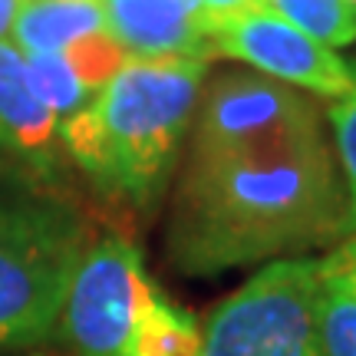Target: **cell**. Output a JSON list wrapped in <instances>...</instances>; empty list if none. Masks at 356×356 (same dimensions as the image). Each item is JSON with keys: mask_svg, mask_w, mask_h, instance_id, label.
Segmentation results:
<instances>
[{"mask_svg": "<svg viewBox=\"0 0 356 356\" xmlns=\"http://www.w3.org/2000/svg\"><path fill=\"white\" fill-rule=\"evenodd\" d=\"M106 30L99 0H24L13 20V47L24 53H63L76 40Z\"/></svg>", "mask_w": 356, "mask_h": 356, "instance_id": "30bf717a", "label": "cell"}, {"mask_svg": "<svg viewBox=\"0 0 356 356\" xmlns=\"http://www.w3.org/2000/svg\"><path fill=\"white\" fill-rule=\"evenodd\" d=\"M330 50L356 43V10L346 0H257Z\"/></svg>", "mask_w": 356, "mask_h": 356, "instance_id": "4fadbf2b", "label": "cell"}, {"mask_svg": "<svg viewBox=\"0 0 356 356\" xmlns=\"http://www.w3.org/2000/svg\"><path fill=\"white\" fill-rule=\"evenodd\" d=\"M63 56L76 70V76L86 83L89 92H99L129 60L126 50L109 37V30H99V33H89V37L76 40L73 47L63 50Z\"/></svg>", "mask_w": 356, "mask_h": 356, "instance_id": "9a60e30c", "label": "cell"}, {"mask_svg": "<svg viewBox=\"0 0 356 356\" xmlns=\"http://www.w3.org/2000/svg\"><path fill=\"white\" fill-rule=\"evenodd\" d=\"M24 0H0V40L10 37L13 20H17V10H20Z\"/></svg>", "mask_w": 356, "mask_h": 356, "instance_id": "ac0fdd59", "label": "cell"}, {"mask_svg": "<svg viewBox=\"0 0 356 356\" xmlns=\"http://www.w3.org/2000/svg\"><path fill=\"white\" fill-rule=\"evenodd\" d=\"M346 3H350V7H353V10H356V0H346Z\"/></svg>", "mask_w": 356, "mask_h": 356, "instance_id": "d6986e66", "label": "cell"}, {"mask_svg": "<svg viewBox=\"0 0 356 356\" xmlns=\"http://www.w3.org/2000/svg\"><path fill=\"white\" fill-rule=\"evenodd\" d=\"M0 155L33 178L60 172V119L37 96L26 76L24 53L0 40Z\"/></svg>", "mask_w": 356, "mask_h": 356, "instance_id": "ba28073f", "label": "cell"}, {"mask_svg": "<svg viewBox=\"0 0 356 356\" xmlns=\"http://www.w3.org/2000/svg\"><path fill=\"white\" fill-rule=\"evenodd\" d=\"M202 353V327L188 310L175 307L162 293H155L152 304L136 323L132 343L126 356H198Z\"/></svg>", "mask_w": 356, "mask_h": 356, "instance_id": "7c38bea8", "label": "cell"}, {"mask_svg": "<svg viewBox=\"0 0 356 356\" xmlns=\"http://www.w3.org/2000/svg\"><path fill=\"white\" fill-rule=\"evenodd\" d=\"M208 43L211 53L238 60L261 76L314 92L320 99H343L356 83V63H346L337 50L307 37L261 3L211 20Z\"/></svg>", "mask_w": 356, "mask_h": 356, "instance_id": "8992f818", "label": "cell"}, {"mask_svg": "<svg viewBox=\"0 0 356 356\" xmlns=\"http://www.w3.org/2000/svg\"><path fill=\"white\" fill-rule=\"evenodd\" d=\"M208 60H132L60 122V142L92 185L136 208L162 195L185 145Z\"/></svg>", "mask_w": 356, "mask_h": 356, "instance_id": "7a4b0ae2", "label": "cell"}, {"mask_svg": "<svg viewBox=\"0 0 356 356\" xmlns=\"http://www.w3.org/2000/svg\"><path fill=\"white\" fill-rule=\"evenodd\" d=\"M320 257H277L208 314L198 356H323Z\"/></svg>", "mask_w": 356, "mask_h": 356, "instance_id": "277c9868", "label": "cell"}, {"mask_svg": "<svg viewBox=\"0 0 356 356\" xmlns=\"http://www.w3.org/2000/svg\"><path fill=\"white\" fill-rule=\"evenodd\" d=\"M26 76H30V86L37 89V96L47 106L50 113L66 122L70 115H76L79 109H86L96 92H89L86 83L76 76V70L70 66L63 53H26Z\"/></svg>", "mask_w": 356, "mask_h": 356, "instance_id": "5bb4252c", "label": "cell"}, {"mask_svg": "<svg viewBox=\"0 0 356 356\" xmlns=\"http://www.w3.org/2000/svg\"><path fill=\"white\" fill-rule=\"evenodd\" d=\"M109 37L132 60H208L198 0H99Z\"/></svg>", "mask_w": 356, "mask_h": 356, "instance_id": "9c48e42d", "label": "cell"}, {"mask_svg": "<svg viewBox=\"0 0 356 356\" xmlns=\"http://www.w3.org/2000/svg\"><path fill=\"white\" fill-rule=\"evenodd\" d=\"M333 129V155L343 168L346 198H350V228H356V83L343 99H333L327 109Z\"/></svg>", "mask_w": 356, "mask_h": 356, "instance_id": "2e32d148", "label": "cell"}, {"mask_svg": "<svg viewBox=\"0 0 356 356\" xmlns=\"http://www.w3.org/2000/svg\"><path fill=\"white\" fill-rule=\"evenodd\" d=\"M314 126H323V115L307 92L261 73H221L202 89L188 149H238Z\"/></svg>", "mask_w": 356, "mask_h": 356, "instance_id": "52a82bcc", "label": "cell"}, {"mask_svg": "<svg viewBox=\"0 0 356 356\" xmlns=\"http://www.w3.org/2000/svg\"><path fill=\"white\" fill-rule=\"evenodd\" d=\"M86 228L60 204L0 202V346L56 333Z\"/></svg>", "mask_w": 356, "mask_h": 356, "instance_id": "3957f363", "label": "cell"}, {"mask_svg": "<svg viewBox=\"0 0 356 356\" xmlns=\"http://www.w3.org/2000/svg\"><path fill=\"white\" fill-rule=\"evenodd\" d=\"M198 7L204 13V24H211L218 17H231V13L248 10V7H257V0H198Z\"/></svg>", "mask_w": 356, "mask_h": 356, "instance_id": "e0dca14e", "label": "cell"}, {"mask_svg": "<svg viewBox=\"0 0 356 356\" xmlns=\"http://www.w3.org/2000/svg\"><path fill=\"white\" fill-rule=\"evenodd\" d=\"M353 47H356V43H353Z\"/></svg>", "mask_w": 356, "mask_h": 356, "instance_id": "ffe728a7", "label": "cell"}, {"mask_svg": "<svg viewBox=\"0 0 356 356\" xmlns=\"http://www.w3.org/2000/svg\"><path fill=\"white\" fill-rule=\"evenodd\" d=\"M152 284L142 251L119 234L86 244L79 257L56 333L76 356H126L136 323L152 304Z\"/></svg>", "mask_w": 356, "mask_h": 356, "instance_id": "5b68a950", "label": "cell"}, {"mask_svg": "<svg viewBox=\"0 0 356 356\" xmlns=\"http://www.w3.org/2000/svg\"><path fill=\"white\" fill-rule=\"evenodd\" d=\"M343 231H350V198L323 126H314L238 149H188L168 251L185 274L208 277Z\"/></svg>", "mask_w": 356, "mask_h": 356, "instance_id": "6da1fadb", "label": "cell"}, {"mask_svg": "<svg viewBox=\"0 0 356 356\" xmlns=\"http://www.w3.org/2000/svg\"><path fill=\"white\" fill-rule=\"evenodd\" d=\"M317 320L323 356H356V234L320 257Z\"/></svg>", "mask_w": 356, "mask_h": 356, "instance_id": "8fae6325", "label": "cell"}]
</instances>
